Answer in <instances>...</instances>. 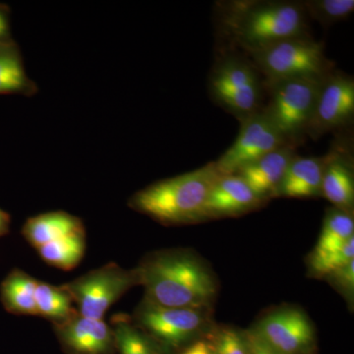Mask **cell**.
<instances>
[{
  "instance_id": "44dd1931",
  "label": "cell",
  "mask_w": 354,
  "mask_h": 354,
  "mask_svg": "<svg viewBox=\"0 0 354 354\" xmlns=\"http://www.w3.org/2000/svg\"><path fill=\"white\" fill-rule=\"evenodd\" d=\"M35 300L37 316L43 317L53 326L65 322L77 313L71 298L62 286H53L46 281H38Z\"/></svg>"
},
{
  "instance_id": "5b68a950",
  "label": "cell",
  "mask_w": 354,
  "mask_h": 354,
  "mask_svg": "<svg viewBox=\"0 0 354 354\" xmlns=\"http://www.w3.org/2000/svg\"><path fill=\"white\" fill-rule=\"evenodd\" d=\"M130 317L158 348L167 349L185 348L213 328L209 309L165 307L146 298Z\"/></svg>"
},
{
  "instance_id": "ac0fdd59",
  "label": "cell",
  "mask_w": 354,
  "mask_h": 354,
  "mask_svg": "<svg viewBox=\"0 0 354 354\" xmlns=\"http://www.w3.org/2000/svg\"><path fill=\"white\" fill-rule=\"evenodd\" d=\"M39 92L36 82L28 76L19 46L14 39L0 43V95L31 97Z\"/></svg>"
},
{
  "instance_id": "9c48e42d",
  "label": "cell",
  "mask_w": 354,
  "mask_h": 354,
  "mask_svg": "<svg viewBox=\"0 0 354 354\" xmlns=\"http://www.w3.org/2000/svg\"><path fill=\"white\" fill-rule=\"evenodd\" d=\"M283 145L288 144L261 109L241 120L239 136L215 162L216 169L221 176L237 174Z\"/></svg>"
},
{
  "instance_id": "f1b7e54d",
  "label": "cell",
  "mask_w": 354,
  "mask_h": 354,
  "mask_svg": "<svg viewBox=\"0 0 354 354\" xmlns=\"http://www.w3.org/2000/svg\"><path fill=\"white\" fill-rule=\"evenodd\" d=\"M10 7L0 3V43L11 41Z\"/></svg>"
},
{
  "instance_id": "e0dca14e",
  "label": "cell",
  "mask_w": 354,
  "mask_h": 354,
  "mask_svg": "<svg viewBox=\"0 0 354 354\" xmlns=\"http://www.w3.org/2000/svg\"><path fill=\"white\" fill-rule=\"evenodd\" d=\"M84 232L86 230L83 221L64 211L46 212L31 216L22 227L23 236L35 249Z\"/></svg>"
},
{
  "instance_id": "7c38bea8",
  "label": "cell",
  "mask_w": 354,
  "mask_h": 354,
  "mask_svg": "<svg viewBox=\"0 0 354 354\" xmlns=\"http://www.w3.org/2000/svg\"><path fill=\"white\" fill-rule=\"evenodd\" d=\"M53 328L62 346L71 354H113L116 351L113 328L104 320L88 318L77 312Z\"/></svg>"
},
{
  "instance_id": "cb8c5ba5",
  "label": "cell",
  "mask_w": 354,
  "mask_h": 354,
  "mask_svg": "<svg viewBox=\"0 0 354 354\" xmlns=\"http://www.w3.org/2000/svg\"><path fill=\"white\" fill-rule=\"evenodd\" d=\"M302 3L307 16L324 27L348 19L354 11L353 0H307Z\"/></svg>"
},
{
  "instance_id": "ffe728a7",
  "label": "cell",
  "mask_w": 354,
  "mask_h": 354,
  "mask_svg": "<svg viewBox=\"0 0 354 354\" xmlns=\"http://www.w3.org/2000/svg\"><path fill=\"white\" fill-rule=\"evenodd\" d=\"M353 237V214L332 207L326 212L322 230L312 254L334 252Z\"/></svg>"
},
{
  "instance_id": "4dcf8cb0",
  "label": "cell",
  "mask_w": 354,
  "mask_h": 354,
  "mask_svg": "<svg viewBox=\"0 0 354 354\" xmlns=\"http://www.w3.org/2000/svg\"><path fill=\"white\" fill-rule=\"evenodd\" d=\"M11 216L0 208V237L6 236L10 232Z\"/></svg>"
},
{
  "instance_id": "52a82bcc",
  "label": "cell",
  "mask_w": 354,
  "mask_h": 354,
  "mask_svg": "<svg viewBox=\"0 0 354 354\" xmlns=\"http://www.w3.org/2000/svg\"><path fill=\"white\" fill-rule=\"evenodd\" d=\"M321 79H290L264 83L270 95L263 111L288 145L297 147L307 136Z\"/></svg>"
},
{
  "instance_id": "3957f363",
  "label": "cell",
  "mask_w": 354,
  "mask_h": 354,
  "mask_svg": "<svg viewBox=\"0 0 354 354\" xmlns=\"http://www.w3.org/2000/svg\"><path fill=\"white\" fill-rule=\"evenodd\" d=\"M221 176L215 162L137 191L128 200L133 211L164 225H183L205 220L204 211L214 184Z\"/></svg>"
},
{
  "instance_id": "7a4b0ae2",
  "label": "cell",
  "mask_w": 354,
  "mask_h": 354,
  "mask_svg": "<svg viewBox=\"0 0 354 354\" xmlns=\"http://www.w3.org/2000/svg\"><path fill=\"white\" fill-rule=\"evenodd\" d=\"M221 29L246 53L307 35L304 3L283 0H234L218 3Z\"/></svg>"
},
{
  "instance_id": "5bb4252c",
  "label": "cell",
  "mask_w": 354,
  "mask_h": 354,
  "mask_svg": "<svg viewBox=\"0 0 354 354\" xmlns=\"http://www.w3.org/2000/svg\"><path fill=\"white\" fill-rule=\"evenodd\" d=\"M321 196L332 203L335 208L353 214V158L342 144L333 147L326 155Z\"/></svg>"
},
{
  "instance_id": "2e32d148",
  "label": "cell",
  "mask_w": 354,
  "mask_h": 354,
  "mask_svg": "<svg viewBox=\"0 0 354 354\" xmlns=\"http://www.w3.org/2000/svg\"><path fill=\"white\" fill-rule=\"evenodd\" d=\"M324 157H300L297 155L291 160L285 176L279 186L278 197L316 198L321 196Z\"/></svg>"
},
{
  "instance_id": "d4e9b609",
  "label": "cell",
  "mask_w": 354,
  "mask_h": 354,
  "mask_svg": "<svg viewBox=\"0 0 354 354\" xmlns=\"http://www.w3.org/2000/svg\"><path fill=\"white\" fill-rule=\"evenodd\" d=\"M354 258V237L346 242L344 247L334 252L310 254L309 272L315 278H324L341 269Z\"/></svg>"
},
{
  "instance_id": "ba28073f",
  "label": "cell",
  "mask_w": 354,
  "mask_h": 354,
  "mask_svg": "<svg viewBox=\"0 0 354 354\" xmlns=\"http://www.w3.org/2000/svg\"><path fill=\"white\" fill-rule=\"evenodd\" d=\"M137 286H140L137 268L124 269L111 262L62 286L80 315L104 320L108 310Z\"/></svg>"
},
{
  "instance_id": "8fae6325",
  "label": "cell",
  "mask_w": 354,
  "mask_h": 354,
  "mask_svg": "<svg viewBox=\"0 0 354 354\" xmlns=\"http://www.w3.org/2000/svg\"><path fill=\"white\" fill-rule=\"evenodd\" d=\"M253 329L270 346L285 354H310L315 346V330L302 310L283 307L266 314Z\"/></svg>"
},
{
  "instance_id": "277c9868",
  "label": "cell",
  "mask_w": 354,
  "mask_h": 354,
  "mask_svg": "<svg viewBox=\"0 0 354 354\" xmlns=\"http://www.w3.org/2000/svg\"><path fill=\"white\" fill-rule=\"evenodd\" d=\"M253 64L264 75V83L290 79H321L334 69L323 43L309 36L272 44L253 53Z\"/></svg>"
},
{
  "instance_id": "9a60e30c",
  "label": "cell",
  "mask_w": 354,
  "mask_h": 354,
  "mask_svg": "<svg viewBox=\"0 0 354 354\" xmlns=\"http://www.w3.org/2000/svg\"><path fill=\"white\" fill-rule=\"evenodd\" d=\"M295 155V147L283 145L235 174L241 176L258 197L267 202L277 198L286 169Z\"/></svg>"
},
{
  "instance_id": "6da1fadb",
  "label": "cell",
  "mask_w": 354,
  "mask_h": 354,
  "mask_svg": "<svg viewBox=\"0 0 354 354\" xmlns=\"http://www.w3.org/2000/svg\"><path fill=\"white\" fill-rule=\"evenodd\" d=\"M144 298L165 307L207 308L215 301L218 285L208 266L183 249L147 255L138 267Z\"/></svg>"
},
{
  "instance_id": "484cf974",
  "label": "cell",
  "mask_w": 354,
  "mask_h": 354,
  "mask_svg": "<svg viewBox=\"0 0 354 354\" xmlns=\"http://www.w3.org/2000/svg\"><path fill=\"white\" fill-rule=\"evenodd\" d=\"M207 339L213 354H249L245 332L232 327L212 328Z\"/></svg>"
},
{
  "instance_id": "4fadbf2b",
  "label": "cell",
  "mask_w": 354,
  "mask_h": 354,
  "mask_svg": "<svg viewBox=\"0 0 354 354\" xmlns=\"http://www.w3.org/2000/svg\"><path fill=\"white\" fill-rule=\"evenodd\" d=\"M265 203L241 176H221L209 193L205 207V220L242 216L260 208Z\"/></svg>"
},
{
  "instance_id": "83f0119b",
  "label": "cell",
  "mask_w": 354,
  "mask_h": 354,
  "mask_svg": "<svg viewBox=\"0 0 354 354\" xmlns=\"http://www.w3.org/2000/svg\"><path fill=\"white\" fill-rule=\"evenodd\" d=\"M244 332L248 344L249 354H285L270 346L253 328Z\"/></svg>"
},
{
  "instance_id": "4316f807",
  "label": "cell",
  "mask_w": 354,
  "mask_h": 354,
  "mask_svg": "<svg viewBox=\"0 0 354 354\" xmlns=\"http://www.w3.org/2000/svg\"><path fill=\"white\" fill-rule=\"evenodd\" d=\"M327 281L339 291L349 302L353 301L354 292V260L348 265L337 270L329 276L326 277Z\"/></svg>"
},
{
  "instance_id": "f546056e",
  "label": "cell",
  "mask_w": 354,
  "mask_h": 354,
  "mask_svg": "<svg viewBox=\"0 0 354 354\" xmlns=\"http://www.w3.org/2000/svg\"><path fill=\"white\" fill-rule=\"evenodd\" d=\"M178 354H213L211 344L207 337H203L197 339Z\"/></svg>"
},
{
  "instance_id": "30bf717a",
  "label": "cell",
  "mask_w": 354,
  "mask_h": 354,
  "mask_svg": "<svg viewBox=\"0 0 354 354\" xmlns=\"http://www.w3.org/2000/svg\"><path fill=\"white\" fill-rule=\"evenodd\" d=\"M354 116L353 77L333 70L323 77L317 93L307 136L316 140L349 125Z\"/></svg>"
},
{
  "instance_id": "7402d4cb",
  "label": "cell",
  "mask_w": 354,
  "mask_h": 354,
  "mask_svg": "<svg viewBox=\"0 0 354 354\" xmlns=\"http://www.w3.org/2000/svg\"><path fill=\"white\" fill-rule=\"evenodd\" d=\"M46 264L70 271L80 264L86 251V232L51 241L37 249Z\"/></svg>"
},
{
  "instance_id": "d6986e66",
  "label": "cell",
  "mask_w": 354,
  "mask_h": 354,
  "mask_svg": "<svg viewBox=\"0 0 354 354\" xmlns=\"http://www.w3.org/2000/svg\"><path fill=\"white\" fill-rule=\"evenodd\" d=\"M38 279L20 269L7 274L0 285V300L7 312L15 315L37 316L36 291Z\"/></svg>"
},
{
  "instance_id": "603a6c76",
  "label": "cell",
  "mask_w": 354,
  "mask_h": 354,
  "mask_svg": "<svg viewBox=\"0 0 354 354\" xmlns=\"http://www.w3.org/2000/svg\"><path fill=\"white\" fill-rule=\"evenodd\" d=\"M111 322L120 354H160L157 344L133 323L129 315L116 314Z\"/></svg>"
},
{
  "instance_id": "8992f818",
  "label": "cell",
  "mask_w": 354,
  "mask_h": 354,
  "mask_svg": "<svg viewBox=\"0 0 354 354\" xmlns=\"http://www.w3.org/2000/svg\"><path fill=\"white\" fill-rule=\"evenodd\" d=\"M252 62L239 55L216 60L209 77V91L216 104L239 121L261 108L264 82Z\"/></svg>"
}]
</instances>
